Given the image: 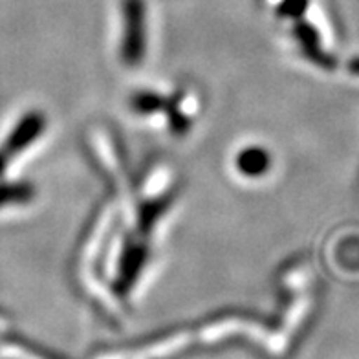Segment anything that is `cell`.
Listing matches in <instances>:
<instances>
[{"label": "cell", "instance_id": "6da1fadb", "mask_svg": "<svg viewBox=\"0 0 359 359\" xmlns=\"http://www.w3.org/2000/svg\"><path fill=\"white\" fill-rule=\"evenodd\" d=\"M41 125H43L41 123V119H39L37 116H34V118L22 121V125L11 134L8 143L0 149V172H2V169L10 163V160L13 158L15 152L22 151L24 147L29 143V140L35 137V134L39 133Z\"/></svg>", "mask_w": 359, "mask_h": 359}, {"label": "cell", "instance_id": "7a4b0ae2", "mask_svg": "<svg viewBox=\"0 0 359 359\" xmlns=\"http://www.w3.org/2000/svg\"><path fill=\"white\" fill-rule=\"evenodd\" d=\"M128 34L125 39V57L128 61H137L143 55V20L142 6L137 0L128 6Z\"/></svg>", "mask_w": 359, "mask_h": 359}, {"label": "cell", "instance_id": "3957f363", "mask_svg": "<svg viewBox=\"0 0 359 359\" xmlns=\"http://www.w3.org/2000/svg\"><path fill=\"white\" fill-rule=\"evenodd\" d=\"M242 169L244 172H250V175H257L262 170V167L266 165V156L259 151H250L248 154H244L241 160Z\"/></svg>", "mask_w": 359, "mask_h": 359}]
</instances>
